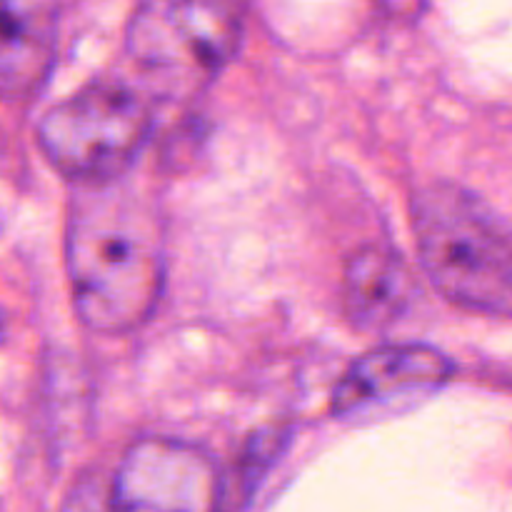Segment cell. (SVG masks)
I'll list each match as a JSON object with an SVG mask.
<instances>
[{
	"mask_svg": "<svg viewBox=\"0 0 512 512\" xmlns=\"http://www.w3.org/2000/svg\"><path fill=\"white\" fill-rule=\"evenodd\" d=\"M58 45V0H3L0 83L8 100L43 88Z\"/></svg>",
	"mask_w": 512,
	"mask_h": 512,
	"instance_id": "ba28073f",
	"label": "cell"
},
{
	"mask_svg": "<svg viewBox=\"0 0 512 512\" xmlns=\"http://www.w3.org/2000/svg\"><path fill=\"white\" fill-rule=\"evenodd\" d=\"M65 270L85 328L138 330L165 288V230L153 198L125 178L78 185L65 223Z\"/></svg>",
	"mask_w": 512,
	"mask_h": 512,
	"instance_id": "6da1fadb",
	"label": "cell"
},
{
	"mask_svg": "<svg viewBox=\"0 0 512 512\" xmlns=\"http://www.w3.org/2000/svg\"><path fill=\"white\" fill-rule=\"evenodd\" d=\"M453 360L423 343H390L355 360L338 380L330 408L338 418L375 405H395L443 388L453 378Z\"/></svg>",
	"mask_w": 512,
	"mask_h": 512,
	"instance_id": "8992f818",
	"label": "cell"
},
{
	"mask_svg": "<svg viewBox=\"0 0 512 512\" xmlns=\"http://www.w3.org/2000/svg\"><path fill=\"white\" fill-rule=\"evenodd\" d=\"M225 485L218 465L198 445L143 438L113 475L110 512H220Z\"/></svg>",
	"mask_w": 512,
	"mask_h": 512,
	"instance_id": "5b68a950",
	"label": "cell"
},
{
	"mask_svg": "<svg viewBox=\"0 0 512 512\" xmlns=\"http://www.w3.org/2000/svg\"><path fill=\"white\" fill-rule=\"evenodd\" d=\"M420 265L443 298L473 313L512 318V228L480 195L430 183L413 200Z\"/></svg>",
	"mask_w": 512,
	"mask_h": 512,
	"instance_id": "7a4b0ae2",
	"label": "cell"
},
{
	"mask_svg": "<svg viewBox=\"0 0 512 512\" xmlns=\"http://www.w3.org/2000/svg\"><path fill=\"white\" fill-rule=\"evenodd\" d=\"M418 283L393 250L365 245L345 263L343 308L358 330H380L398 323L413 305Z\"/></svg>",
	"mask_w": 512,
	"mask_h": 512,
	"instance_id": "52a82bcc",
	"label": "cell"
},
{
	"mask_svg": "<svg viewBox=\"0 0 512 512\" xmlns=\"http://www.w3.org/2000/svg\"><path fill=\"white\" fill-rule=\"evenodd\" d=\"M150 135V100L120 80L85 85L55 103L38 123V145L45 160L75 185L125 178Z\"/></svg>",
	"mask_w": 512,
	"mask_h": 512,
	"instance_id": "277c9868",
	"label": "cell"
},
{
	"mask_svg": "<svg viewBox=\"0 0 512 512\" xmlns=\"http://www.w3.org/2000/svg\"><path fill=\"white\" fill-rule=\"evenodd\" d=\"M243 35V0H138L125 53L150 93L190 100L233 63Z\"/></svg>",
	"mask_w": 512,
	"mask_h": 512,
	"instance_id": "3957f363",
	"label": "cell"
},
{
	"mask_svg": "<svg viewBox=\"0 0 512 512\" xmlns=\"http://www.w3.org/2000/svg\"><path fill=\"white\" fill-rule=\"evenodd\" d=\"M110 493H113V480L85 475L68 495L63 512H110Z\"/></svg>",
	"mask_w": 512,
	"mask_h": 512,
	"instance_id": "9c48e42d",
	"label": "cell"
}]
</instances>
